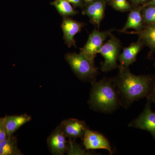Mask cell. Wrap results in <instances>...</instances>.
I'll return each instance as SVG.
<instances>
[{
    "label": "cell",
    "instance_id": "cell-24",
    "mask_svg": "<svg viewBox=\"0 0 155 155\" xmlns=\"http://www.w3.org/2000/svg\"><path fill=\"white\" fill-rule=\"evenodd\" d=\"M147 6L153 5L155 6V0H153L151 2L148 3L147 5Z\"/></svg>",
    "mask_w": 155,
    "mask_h": 155
},
{
    "label": "cell",
    "instance_id": "cell-19",
    "mask_svg": "<svg viewBox=\"0 0 155 155\" xmlns=\"http://www.w3.org/2000/svg\"><path fill=\"white\" fill-rule=\"evenodd\" d=\"M112 5L115 9L119 11H128L130 8L127 0H114Z\"/></svg>",
    "mask_w": 155,
    "mask_h": 155
},
{
    "label": "cell",
    "instance_id": "cell-17",
    "mask_svg": "<svg viewBox=\"0 0 155 155\" xmlns=\"http://www.w3.org/2000/svg\"><path fill=\"white\" fill-rule=\"evenodd\" d=\"M57 11L62 16H73L76 14L70 3L67 0H55L52 3Z\"/></svg>",
    "mask_w": 155,
    "mask_h": 155
},
{
    "label": "cell",
    "instance_id": "cell-13",
    "mask_svg": "<svg viewBox=\"0 0 155 155\" xmlns=\"http://www.w3.org/2000/svg\"><path fill=\"white\" fill-rule=\"evenodd\" d=\"M104 4L102 1H96L88 6L84 11L94 24L99 26L104 14Z\"/></svg>",
    "mask_w": 155,
    "mask_h": 155
},
{
    "label": "cell",
    "instance_id": "cell-11",
    "mask_svg": "<svg viewBox=\"0 0 155 155\" xmlns=\"http://www.w3.org/2000/svg\"><path fill=\"white\" fill-rule=\"evenodd\" d=\"M82 23L73 19L64 18L62 22L61 27L64 33V38L65 43L69 47L75 46L74 37L80 31L82 27Z\"/></svg>",
    "mask_w": 155,
    "mask_h": 155
},
{
    "label": "cell",
    "instance_id": "cell-20",
    "mask_svg": "<svg viewBox=\"0 0 155 155\" xmlns=\"http://www.w3.org/2000/svg\"><path fill=\"white\" fill-rule=\"evenodd\" d=\"M7 133L0 119V143L7 137Z\"/></svg>",
    "mask_w": 155,
    "mask_h": 155
},
{
    "label": "cell",
    "instance_id": "cell-6",
    "mask_svg": "<svg viewBox=\"0 0 155 155\" xmlns=\"http://www.w3.org/2000/svg\"><path fill=\"white\" fill-rule=\"evenodd\" d=\"M109 34V31H100L95 29L90 35L88 40L84 47L81 49V52L94 61L97 54L99 53Z\"/></svg>",
    "mask_w": 155,
    "mask_h": 155
},
{
    "label": "cell",
    "instance_id": "cell-2",
    "mask_svg": "<svg viewBox=\"0 0 155 155\" xmlns=\"http://www.w3.org/2000/svg\"><path fill=\"white\" fill-rule=\"evenodd\" d=\"M88 103L93 110L103 113H110L116 110L121 101L115 81L106 78L93 81Z\"/></svg>",
    "mask_w": 155,
    "mask_h": 155
},
{
    "label": "cell",
    "instance_id": "cell-5",
    "mask_svg": "<svg viewBox=\"0 0 155 155\" xmlns=\"http://www.w3.org/2000/svg\"><path fill=\"white\" fill-rule=\"evenodd\" d=\"M147 98L144 110L137 118L129 123L128 126L148 131L155 140V112L151 109V102L149 98Z\"/></svg>",
    "mask_w": 155,
    "mask_h": 155
},
{
    "label": "cell",
    "instance_id": "cell-14",
    "mask_svg": "<svg viewBox=\"0 0 155 155\" xmlns=\"http://www.w3.org/2000/svg\"><path fill=\"white\" fill-rule=\"evenodd\" d=\"M19 149L17 140L14 135L7 136L0 143V155H23Z\"/></svg>",
    "mask_w": 155,
    "mask_h": 155
},
{
    "label": "cell",
    "instance_id": "cell-8",
    "mask_svg": "<svg viewBox=\"0 0 155 155\" xmlns=\"http://www.w3.org/2000/svg\"><path fill=\"white\" fill-rule=\"evenodd\" d=\"M66 137L61 125L53 130L48 138V147L52 154L63 155L67 152Z\"/></svg>",
    "mask_w": 155,
    "mask_h": 155
},
{
    "label": "cell",
    "instance_id": "cell-23",
    "mask_svg": "<svg viewBox=\"0 0 155 155\" xmlns=\"http://www.w3.org/2000/svg\"><path fill=\"white\" fill-rule=\"evenodd\" d=\"M134 2L139 4V3H142L146 2L147 0H132Z\"/></svg>",
    "mask_w": 155,
    "mask_h": 155
},
{
    "label": "cell",
    "instance_id": "cell-21",
    "mask_svg": "<svg viewBox=\"0 0 155 155\" xmlns=\"http://www.w3.org/2000/svg\"><path fill=\"white\" fill-rule=\"evenodd\" d=\"M147 97L149 98L151 102L155 104V83H154L150 94Z\"/></svg>",
    "mask_w": 155,
    "mask_h": 155
},
{
    "label": "cell",
    "instance_id": "cell-25",
    "mask_svg": "<svg viewBox=\"0 0 155 155\" xmlns=\"http://www.w3.org/2000/svg\"><path fill=\"white\" fill-rule=\"evenodd\" d=\"M84 1H85V2H91V1H92L93 0H84Z\"/></svg>",
    "mask_w": 155,
    "mask_h": 155
},
{
    "label": "cell",
    "instance_id": "cell-7",
    "mask_svg": "<svg viewBox=\"0 0 155 155\" xmlns=\"http://www.w3.org/2000/svg\"><path fill=\"white\" fill-rule=\"evenodd\" d=\"M83 140L84 146L87 150L105 149L112 154L113 151L110 143L101 134L87 129Z\"/></svg>",
    "mask_w": 155,
    "mask_h": 155
},
{
    "label": "cell",
    "instance_id": "cell-1",
    "mask_svg": "<svg viewBox=\"0 0 155 155\" xmlns=\"http://www.w3.org/2000/svg\"><path fill=\"white\" fill-rule=\"evenodd\" d=\"M119 74L115 84L122 98L123 106L127 107L133 102L149 96L152 89L153 79L148 75H135L128 67L120 65Z\"/></svg>",
    "mask_w": 155,
    "mask_h": 155
},
{
    "label": "cell",
    "instance_id": "cell-9",
    "mask_svg": "<svg viewBox=\"0 0 155 155\" xmlns=\"http://www.w3.org/2000/svg\"><path fill=\"white\" fill-rule=\"evenodd\" d=\"M61 125L67 137L71 139L83 138L88 127L84 121L75 119L64 120Z\"/></svg>",
    "mask_w": 155,
    "mask_h": 155
},
{
    "label": "cell",
    "instance_id": "cell-12",
    "mask_svg": "<svg viewBox=\"0 0 155 155\" xmlns=\"http://www.w3.org/2000/svg\"><path fill=\"white\" fill-rule=\"evenodd\" d=\"M143 43L140 40L132 44L128 47L125 48L121 54H119V60L121 66L128 67L136 60L137 56L141 50Z\"/></svg>",
    "mask_w": 155,
    "mask_h": 155
},
{
    "label": "cell",
    "instance_id": "cell-3",
    "mask_svg": "<svg viewBox=\"0 0 155 155\" xmlns=\"http://www.w3.org/2000/svg\"><path fill=\"white\" fill-rule=\"evenodd\" d=\"M66 61L75 75L82 79H92L96 74L97 70L93 60L84 53H69L65 56Z\"/></svg>",
    "mask_w": 155,
    "mask_h": 155
},
{
    "label": "cell",
    "instance_id": "cell-18",
    "mask_svg": "<svg viewBox=\"0 0 155 155\" xmlns=\"http://www.w3.org/2000/svg\"><path fill=\"white\" fill-rule=\"evenodd\" d=\"M143 22L148 25L155 24V6H148L143 11Z\"/></svg>",
    "mask_w": 155,
    "mask_h": 155
},
{
    "label": "cell",
    "instance_id": "cell-15",
    "mask_svg": "<svg viewBox=\"0 0 155 155\" xmlns=\"http://www.w3.org/2000/svg\"><path fill=\"white\" fill-rule=\"evenodd\" d=\"M140 9L134 10L130 12L127 17V22L122 29V31H125L129 28H132L136 30H141L142 28V15Z\"/></svg>",
    "mask_w": 155,
    "mask_h": 155
},
{
    "label": "cell",
    "instance_id": "cell-10",
    "mask_svg": "<svg viewBox=\"0 0 155 155\" xmlns=\"http://www.w3.org/2000/svg\"><path fill=\"white\" fill-rule=\"evenodd\" d=\"M8 136L13 135L17 130L31 120V116L24 114L7 116L0 118Z\"/></svg>",
    "mask_w": 155,
    "mask_h": 155
},
{
    "label": "cell",
    "instance_id": "cell-4",
    "mask_svg": "<svg viewBox=\"0 0 155 155\" xmlns=\"http://www.w3.org/2000/svg\"><path fill=\"white\" fill-rule=\"evenodd\" d=\"M120 48V42L114 37L103 45L99 52L104 59L101 67L102 71L107 72L117 67Z\"/></svg>",
    "mask_w": 155,
    "mask_h": 155
},
{
    "label": "cell",
    "instance_id": "cell-16",
    "mask_svg": "<svg viewBox=\"0 0 155 155\" xmlns=\"http://www.w3.org/2000/svg\"><path fill=\"white\" fill-rule=\"evenodd\" d=\"M139 35L143 44L155 51V24L148 25L144 29L139 31Z\"/></svg>",
    "mask_w": 155,
    "mask_h": 155
},
{
    "label": "cell",
    "instance_id": "cell-22",
    "mask_svg": "<svg viewBox=\"0 0 155 155\" xmlns=\"http://www.w3.org/2000/svg\"><path fill=\"white\" fill-rule=\"evenodd\" d=\"M69 3H72L74 5H77L80 3L81 0H67Z\"/></svg>",
    "mask_w": 155,
    "mask_h": 155
}]
</instances>
